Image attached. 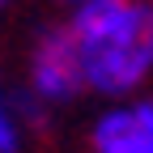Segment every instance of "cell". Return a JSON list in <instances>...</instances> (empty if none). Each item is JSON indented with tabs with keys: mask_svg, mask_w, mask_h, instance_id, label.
<instances>
[{
	"mask_svg": "<svg viewBox=\"0 0 153 153\" xmlns=\"http://www.w3.org/2000/svg\"><path fill=\"white\" fill-rule=\"evenodd\" d=\"M0 9H4V0H0Z\"/></svg>",
	"mask_w": 153,
	"mask_h": 153,
	"instance_id": "5",
	"label": "cell"
},
{
	"mask_svg": "<svg viewBox=\"0 0 153 153\" xmlns=\"http://www.w3.org/2000/svg\"><path fill=\"white\" fill-rule=\"evenodd\" d=\"M94 153H153V102L115 106L94 123Z\"/></svg>",
	"mask_w": 153,
	"mask_h": 153,
	"instance_id": "3",
	"label": "cell"
},
{
	"mask_svg": "<svg viewBox=\"0 0 153 153\" xmlns=\"http://www.w3.org/2000/svg\"><path fill=\"white\" fill-rule=\"evenodd\" d=\"M30 89L43 102H68V98H76L85 89L76 43H72L68 26H55V30L38 34L34 55H30Z\"/></svg>",
	"mask_w": 153,
	"mask_h": 153,
	"instance_id": "2",
	"label": "cell"
},
{
	"mask_svg": "<svg viewBox=\"0 0 153 153\" xmlns=\"http://www.w3.org/2000/svg\"><path fill=\"white\" fill-rule=\"evenodd\" d=\"M17 145H22V136H17V123L4 106V94H0V153H17Z\"/></svg>",
	"mask_w": 153,
	"mask_h": 153,
	"instance_id": "4",
	"label": "cell"
},
{
	"mask_svg": "<svg viewBox=\"0 0 153 153\" xmlns=\"http://www.w3.org/2000/svg\"><path fill=\"white\" fill-rule=\"evenodd\" d=\"M76 4H85V0H76Z\"/></svg>",
	"mask_w": 153,
	"mask_h": 153,
	"instance_id": "6",
	"label": "cell"
},
{
	"mask_svg": "<svg viewBox=\"0 0 153 153\" xmlns=\"http://www.w3.org/2000/svg\"><path fill=\"white\" fill-rule=\"evenodd\" d=\"M68 34L85 85L98 94H128L153 72V0H85Z\"/></svg>",
	"mask_w": 153,
	"mask_h": 153,
	"instance_id": "1",
	"label": "cell"
}]
</instances>
